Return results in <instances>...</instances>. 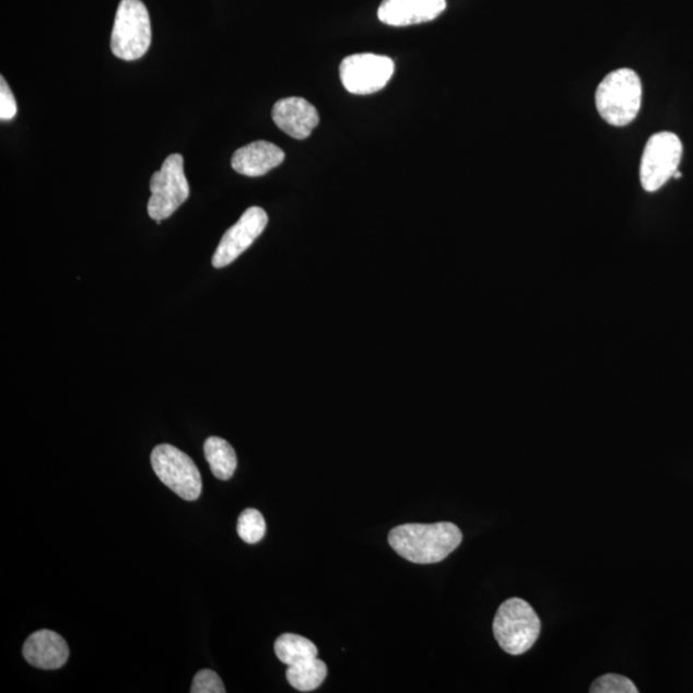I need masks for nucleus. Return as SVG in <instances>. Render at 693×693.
I'll list each match as a JSON object with an SVG mask.
<instances>
[{"instance_id": "nucleus-8", "label": "nucleus", "mask_w": 693, "mask_h": 693, "mask_svg": "<svg viewBox=\"0 0 693 693\" xmlns=\"http://www.w3.org/2000/svg\"><path fill=\"white\" fill-rule=\"evenodd\" d=\"M394 73V60L372 54L345 57L339 68V75L345 90L357 95L381 91L392 79Z\"/></svg>"}, {"instance_id": "nucleus-12", "label": "nucleus", "mask_w": 693, "mask_h": 693, "mask_svg": "<svg viewBox=\"0 0 693 693\" xmlns=\"http://www.w3.org/2000/svg\"><path fill=\"white\" fill-rule=\"evenodd\" d=\"M70 648L60 634L42 630L32 634L24 645V658L33 667L44 670L60 669L68 662Z\"/></svg>"}, {"instance_id": "nucleus-19", "label": "nucleus", "mask_w": 693, "mask_h": 693, "mask_svg": "<svg viewBox=\"0 0 693 693\" xmlns=\"http://www.w3.org/2000/svg\"><path fill=\"white\" fill-rule=\"evenodd\" d=\"M191 693H225V685L216 672L211 669H202L195 677Z\"/></svg>"}, {"instance_id": "nucleus-6", "label": "nucleus", "mask_w": 693, "mask_h": 693, "mask_svg": "<svg viewBox=\"0 0 693 693\" xmlns=\"http://www.w3.org/2000/svg\"><path fill=\"white\" fill-rule=\"evenodd\" d=\"M151 462L160 481L179 497L196 501L202 493V477L193 460L172 445L153 449Z\"/></svg>"}, {"instance_id": "nucleus-10", "label": "nucleus", "mask_w": 693, "mask_h": 693, "mask_svg": "<svg viewBox=\"0 0 693 693\" xmlns=\"http://www.w3.org/2000/svg\"><path fill=\"white\" fill-rule=\"evenodd\" d=\"M446 7V0H383L378 17L389 26L418 25L436 20Z\"/></svg>"}, {"instance_id": "nucleus-13", "label": "nucleus", "mask_w": 693, "mask_h": 693, "mask_svg": "<svg viewBox=\"0 0 693 693\" xmlns=\"http://www.w3.org/2000/svg\"><path fill=\"white\" fill-rule=\"evenodd\" d=\"M284 160L285 153L278 145L267 140H257L235 151L232 167L240 175L258 178L282 165Z\"/></svg>"}, {"instance_id": "nucleus-2", "label": "nucleus", "mask_w": 693, "mask_h": 693, "mask_svg": "<svg viewBox=\"0 0 693 693\" xmlns=\"http://www.w3.org/2000/svg\"><path fill=\"white\" fill-rule=\"evenodd\" d=\"M643 103V84L636 72L619 69L601 81L596 92V107L604 121L622 128L636 119Z\"/></svg>"}, {"instance_id": "nucleus-3", "label": "nucleus", "mask_w": 693, "mask_h": 693, "mask_svg": "<svg viewBox=\"0 0 693 693\" xmlns=\"http://www.w3.org/2000/svg\"><path fill=\"white\" fill-rule=\"evenodd\" d=\"M493 633L505 653L518 656L530 650L540 637L541 621L526 600L513 597L498 608Z\"/></svg>"}, {"instance_id": "nucleus-17", "label": "nucleus", "mask_w": 693, "mask_h": 693, "mask_svg": "<svg viewBox=\"0 0 693 693\" xmlns=\"http://www.w3.org/2000/svg\"><path fill=\"white\" fill-rule=\"evenodd\" d=\"M238 535L248 544H256L262 541L267 533V521L256 508H247L238 519Z\"/></svg>"}, {"instance_id": "nucleus-16", "label": "nucleus", "mask_w": 693, "mask_h": 693, "mask_svg": "<svg viewBox=\"0 0 693 693\" xmlns=\"http://www.w3.org/2000/svg\"><path fill=\"white\" fill-rule=\"evenodd\" d=\"M275 654L285 666L317 658V647L312 641L298 634L285 633L277 639Z\"/></svg>"}, {"instance_id": "nucleus-14", "label": "nucleus", "mask_w": 693, "mask_h": 693, "mask_svg": "<svg viewBox=\"0 0 693 693\" xmlns=\"http://www.w3.org/2000/svg\"><path fill=\"white\" fill-rule=\"evenodd\" d=\"M203 449L212 474L220 481H228L238 466L237 454L232 445L223 438L210 437L204 442Z\"/></svg>"}, {"instance_id": "nucleus-9", "label": "nucleus", "mask_w": 693, "mask_h": 693, "mask_svg": "<svg viewBox=\"0 0 693 693\" xmlns=\"http://www.w3.org/2000/svg\"><path fill=\"white\" fill-rule=\"evenodd\" d=\"M268 223V213L261 208H250L243 213L238 223L228 228L221 238L212 258L213 268L223 269L237 260L260 237Z\"/></svg>"}, {"instance_id": "nucleus-18", "label": "nucleus", "mask_w": 693, "mask_h": 693, "mask_svg": "<svg viewBox=\"0 0 693 693\" xmlns=\"http://www.w3.org/2000/svg\"><path fill=\"white\" fill-rule=\"evenodd\" d=\"M592 693H638L636 684L630 678L619 674H604L592 683Z\"/></svg>"}, {"instance_id": "nucleus-15", "label": "nucleus", "mask_w": 693, "mask_h": 693, "mask_svg": "<svg viewBox=\"0 0 693 693\" xmlns=\"http://www.w3.org/2000/svg\"><path fill=\"white\" fill-rule=\"evenodd\" d=\"M327 674V663L314 658L287 667L286 680L297 691L312 692L320 688Z\"/></svg>"}, {"instance_id": "nucleus-1", "label": "nucleus", "mask_w": 693, "mask_h": 693, "mask_svg": "<svg viewBox=\"0 0 693 693\" xmlns=\"http://www.w3.org/2000/svg\"><path fill=\"white\" fill-rule=\"evenodd\" d=\"M388 542L398 555L415 564L444 562L459 548L462 533L454 522L402 525L390 530Z\"/></svg>"}, {"instance_id": "nucleus-7", "label": "nucleus", "mask_w": 693, "mask_h": 693, "mask_svg": "<svg viewBox=\"0 0 693 693\" xmlns=\"http://www.w3.org/2000/svg\"><path fill=\"white\" fill-rule=\"evenodd\" d=\"M682 153L681 139L673 132H658L648 139L639 167L641 184L648 193L658 191L673 178Z\"/></svg>"}, {"instance_id": "nucleus-20", "label": "nucleus", "mask_w": 693, "mask_h": 693, "mask_svg": "<svg viewBox=\"0 0 693 693\" xmlns=\"http://www.w3.org/2000/svg\"><path fill=\"white\" fill-rule=\"evenodd\" d=\"M17 115V103L5 79L0 78V120L11 121Z\"/></svg>"}, {"instance_id": "nucleus-4", "label": "nucleus", "mask_w": 693, "mask_h": 693, "mask_svg": "<svg viewBox=\"0 0 693 693\" xmlns=\"http://www.w3.org/2000/svg\"><path fill=\"white\" fill-rule=\"evenodd\" d=\"M152 28L149 10L142 0H121L117 10L110 49L124 61H137L149 51Z\"/></svg>"}, {"instance_id": "nucleus-11", "label": "nucleus", "mask_w": 693, "mask_h": 693, "mask_svg": "<svg viewBox=\"0 0 693 693\" xmlns=\"http://www.w3.org/2000/svg\"><path fill=\"white\" fill-rule=\"evenodd\" d=\"M272 120L285 134L294 139H306L319 125L317 109L304 98L290 97L280 99L272 108Z\"/></svg>"}, {"instance_id": "nucleus-5", "label": "nucleus", "mask_w": 693, "mask_h": 693, "mask_svg": "<svg viewBox=\"0 0 693 693\" xmlns=\"http://www.w3.org/2000/svg\"><path fill=\"white\" fill-rule=\"evenodd\" d=\"M150 187L149 215L160 224L173 216L190 196L181 154H169L160 172L153 174Z\"/></svg>"}, {"instance_id": "nucleus-21", "label": "nucleus", "mask_w": 693, "mask_h": 693, "mask_svg": "<svg viewBox=\"0 0 693 693\" xmlns=\"http://www.w3.org/2000/svg\"><path fill=\"white\" fill-rule=\"evenodd\" d=\"M673 178L681 179L682 178V173L678 172V169H677V172L673 175Z\"/></svg>"}]
</instances>
